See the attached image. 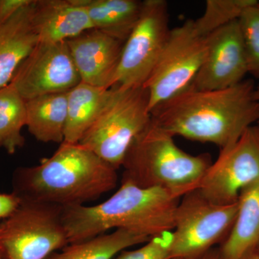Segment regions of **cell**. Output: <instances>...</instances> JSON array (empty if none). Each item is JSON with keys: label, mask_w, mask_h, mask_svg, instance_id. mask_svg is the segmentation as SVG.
<instances>
[{"label": "cell", "mask_w": 259, "mask_h": 259, "mask_svg": "<svg viewBox=\"0 0 259 259\" xmlns=\"http://www.w3.org/2000/svg\"><path fill=\"white\" fill-rule=\"evenodd\" d=\"M253 80L226 89L199 90L189 87L153 108L151 122L175 137L210 143L224 149L259 120Z\"/></svg>", "instance_id": "1"}, {"label": "cell", "mask_w": 259, "mask_h": 259, "mask_svg": "<svg viewBox=\"0 0 259 259\" xmlns=\"http://www.w3.org/2000/svg\"><path fill=\"white\" fill-rule=\"evenodd\" d=\"M117 169L79 143H61L39 164L16 170L15 193L22 199L61 207L83 205L115 188Z\"/></svg>", "instance_id": "2"}, {"label": "cell", "mask_w": 259, "mask_h": 259, "mask_svg": "<svg viewBox=\"0 0 259 259\" xmlns=\"http://www.w3.org/2000/svg\"><path fill=\"white\" fill-rule=\"evenodd\" d=\"M180 197L158 188H142L121 181L111 197L96 205L63 207L69 244L125 229L153 237L172 231Z\"/></svg>", "instance_id": "3"}, {"label": "cell", "mask_w": 259, "mask_h": 259, "mask_svg": "<svg viewBox=\"0 0 259 259\" xmlns=\"http://www.w3.org/2000/svg\"><path fill=\"white\" fill-rule=\"evenodd\" d=\"M209 153L193 156L173 136L150 122L126 153L122 181L142 188H158L182 198L197 190L212 164Z\"/></svg>", "instance_id": "4"}, {"label": "cell", "mask_w": 259, "mask_h": 259, "mask_svg": "<svg viewBox=\"0 0 259 259\" xmlns=\"http://www.w3.org/2000/svg\"><path fill=\"white\" fill-rule=\"evenodd\" d=\"M112 88L110 100L79 143L117 170L135 139L151 122V111L144 86Z\"/></svg>", "instance_id": "5"}, {"label": "cell", "mask_w": 259, "mask_h": 259, "mask_svg": "<svg viewBox=\"0 0 259 259\" xmlns=\"http://www.w3.org/2000/svg\"><path fill=\"white\" fill-rule=\"evenodd\" d=\"M68 245L61 206L22 199L17 210L0 223L5 259H47Z\"/></svg>", "instance_id": "6"}, {"label": "cell", "mask_w": 259, "mask_h": 259, "mask_svg": "<svg viewBox=\"0 0 259 259\" xmlns=\"http://www.w3.org/2000/svg\"><path fill=\"white\" fill-rule=\"evenodd\" d=\"M208 35L199 31L195 20L172 29L164 49L144 87L149 94L150 111L192 84L203 64Z\"/></svg>", "instance_id": "7"}, {"label": "cell", "mask_w": 259, "mask_h": 259, "mask_svg": "<svg viewBox=\"0 0 259 259\" xmlns=\"http://www.w3.org/2000/svg\"><path fill=\"white\" fill-rule=\"evenodd\" d=\"M238 213V202L221 205L197 190L181 198L175 214L171 259H193L221 244L229 235Z\"/></svg>", "instance_id": "8"}, {"label": "cell", "mask_w": 259, "mask_h": 259, "mask_svg": "<svg viewBox=\"0 0 259 259\" xmlns=\"http://www.w3.org/2000/svg\"><path fill=\"white\" fill-rule=\"evenodd\" d=\"M170 32L167 2L144 1L139 21L124 44L112 87L128 89L144 86L164 49Z\"/></svg>", "instance_id": "9"}, {"label": "cell", "mask_w": 259, "mask_h": 259, "mask_svg": "<svg viewBox=\"0 0 259 259\" xmlns=\"http://www.w3.org/2000/svg\"><path fill=\"white\" fill-rule=\"evenodd\" d=\"M259 180V126L248 127L240 139L221 150L197 190L212 203H236L242 190Z\"/></svg>", "instance_id": "10"}, {"label": "cell", "mask_w": 259, "mask_h": 259, "mask_svg": "<svg viewBox=\"0 0 259 259\" xmlns=\"http://www.w3.org/2000/svg\"><path fill=\"white\" fill-rule=\"evenodd\" d=\"M81 82L66 42H38L18 66L11 83L25 101L66 93Z\"/></svg>", "instance_id": "11"}, {"label": "cell", "mask_w": 259, "mask_h": 259, "mask_svg": "<svg viewBox=\"0 0 259 259\" xmlns=\"http://www.w3.org/2000/svg\"><path fill=\"white\" fill-rule=\"evenodd\" d=\"M248 64L238 20L208 35V49L203 64L191 88L199 90H223L243 81Z\"/></svg>", "instance_id": "12"}, {"label": "cell", "mask_w": 259, "mask_h": 259, "mask_svg": "<svg viewBox=\"0 0 259 259\" xmlns=\"http://www.w3.org/2000/svg\"><path fill=\"white\" fill-rule=\"evenodd\" d=\"M66 42L81 82L112 88L125 42L95 28Z\"/></svg>", "instance_id": "13"}, {"label": "cell", "mask_w": 259, "mask_h": 259, "mask_svg": "<svg viewBox=\"0 0 259 259\" xmlns=\"http://www.w3.org/2000/svg\"><path fill=\"white\" fill-rule=\"evenodd\" d=\"M32 21L39 42H61L93 29L76 0H34Z\"/></svg>", "instance_id": "14"}, {"label": "cell", "mask_w": 259, "mask_h": 259, "mask_svg": "<svg viewBox=\"0 0 259 259\" xmlns=\"http://www.w3.org/2000/svg\"><path fill=\"white\" fill-rule=\"evenodd\" d=\"M33 3L0 23V88L11 82L18 66L39 42L32 21Z\"/></svg>", "instance_id": "15"}, {"label": "cell", "mask_w": 259, "mask_h": 259, "mask_svg": "<svg viewBox=\"0 0 259 259\" xmlns=\"http://www.w3.org/2000/svg\"><path fill=\"white\" fill-rule=\"evenodd\" d=\"M219 249L225 259H241L259 250V180L240 193L236 221Z\"/></svg>", "instance_id": "16"}, {"label": "cell", "mask_w": 259, "mask_h": 259, "mask_svg": "<svg viewBox=\"0 0 259 259\" xmlns=\"http://www.w3.org/2000/svg\"><path fill=\"white\" fill-rule=\"evenodd\" d=\"M113 91L114 88H98L80 82L68 92L65 142H79L106 105Z\"/></svg>", "instance_id": "17"}, {"label": "cell", "mask_w": 259, "mask_h": 259, "mask_svg": "<svg viewBox=\"0 0 259 259\" xmlns=\"http://www.w3.org/2000/svg\"><path fill=\"white\" fill-rule=\"evenodd\" d=\"M86 10L93 28L125 42L139 21L144 1L76 0Z\"/></svg>", "instance_id": "18"}, {"label": "cell", "mask_w": 259, "mask_h": 259, "mask_svg": "<svg viewBox=\"0 0 259 259\" xmlns=\"http://www.w3.org/2000/svg\"><path fill=\"white\" fill-rule=\"evenodd\" d=\"M68 92L49 94L26 101V126L37 141L64 142Z\"/></svg>", "instance_id": "19"}, {"label": "cell", "mask_w": 259, "mask_h": 259, "mask_svg": "<svg viewBox=\"0 0 259 259\" xmlns=\"http://www.w3.org/2000/svg\"><path fill=\"white\" fill-rule=\"evenodd\" d=\"M151 238L125 229H117L79 243L66 245L47 259H112L117 253L134 245L142 244Z\"/></svg>", "instance_id": "20"}, {"label": "cell", "mask_w": 259, "mask_h": 259, "mask_svg": "<svg viewBox=\"0 0 259 259\" xmlns=\"http://www.w3.org/2000/svg\"><path fill=\"white\" fill-rule=\"evenodd\" d=\"M26 101L10 83L0 88V148L14 154L23 147L22 130L26 126Z\"/></svg>", "instance_id": "21"}, {"label": "cell", "mask_w": 259, "mask_h": 259, "mask_svg": "<svg viewBox=\"0 0 259 259\" xmlns=\"http://www.w3.org/2000/svg\"><path fill=\"white\" fill-rule=\"evenodd\" d=\"M257 0H207L203 15L195 20L196 26L204 35L238 20L243 12Z\"/></svg>", "instance_id": "22"}, {"label": "cell", "mask_w": 259, "mask_h": 259, "mask_svg": "<svg viewBox=\"0 0 259 259\" xmlns=\"http://www.w3.org/2000/svg\"><path fill=\"white\" fill-rule=\"evenodd\" d=\"M238 21L244 46L248 74L259 79V2L246 8Z\"/></svg>", "instance_id": "23"}, {"label": "cell", "mask_w": 259, "mask_h": 259, "mask_svg": "<svg viewBox=\"0 0 259 259\" xmlns=\"http://www.w3.org/2000/svg\"><path fill=\"white\" fill-rule=\"evenodd\" d=\"M173 231L151 237L141 248L121 252L115 259H171Z\"/></svg>", "instance_id": "24"}, {"label": "cell", "mask_w": 259, "mask_h": 259, "mask_svg": "<svg viewBox=\"0 0 259 259\" xmlns=\"http://www.w3.org/2000/svg\"><path fill=\"white\" fill-rule=\"evenodd\" d=\"M22 199L18 194L0 193V220H5L11 216L18 208Z\"/></svg>", "instance_id": "25"}, {"label": "cell", "mask_w": 259, "mask_h": 259, "mask_svg": "<svg viewBox=\"0 0 259 259\" xmlns=\"http://www.w3.org/2000/svg\"><path fill=\"white\" fill-rule=\"evenodd\" d=\"M32 0H0V23L9 20Z\"/></svg>", "instance_id": "26"}, {"label": "cell", "mask_w": 259, "mask_h": 259, "mask_svg": "<svg viewBox=\"0 0 259 259\" xmlns=\"http://www.w3.org/2000/svg\"><path fill=\"white\" fill-rule=\"evenodd\" d=\"M193 259H225L221 254V250H209L208 251L199 255L197 258Z\"/></svg>", "instance_id": "27"}, {"label": "cell", "mask_w": 259, "mask_h": 259, "mask_svg": "<svg viewBox=\"0 0 259 259\" xmlns=\"http://www.w3.org/2000/svg\"><path fill=\"white\" fill-rule=\"evenodd\" d=\"M241 259H259V250L250 252Z\"/></svg>", "instance_id": "28"}, {"label": "cell", "mask_w": 259, "mask_h": 259, "mask_svg": "<svg viewBox=\"0 0 259 259\" xmlns=\"http://www.w3.org/2000/svg\"><path fill=\"white\" fill-rule=\"evenodd\" d=\"M255 99L257 100V101L259 102V84L258 86L255 87ZM256 125L259 126V120H258V122H257Z\"/></svg>", "instance_id": "29"}, {"label": "cell", "mask_w": 259, "mask_h": 259, "mask_svg": "<svg viewBox=\"0 0 259 259\" xmlns=\"http://www.w3.org/2000/svg\"><path fill=\"white\" fill-rule=\"evenodd\" d=\"M0 259H5L3 256V253H2L1 250H0Z\"/></svg>", "instance_id": "30"}]
</instances>
